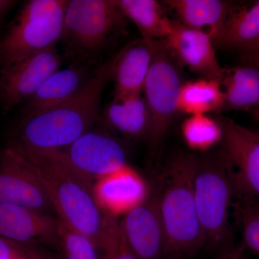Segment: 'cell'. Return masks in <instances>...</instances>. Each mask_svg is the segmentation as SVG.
Masks as SVG:
<instances>
[{"instance_id": "83f0119b", "label": "cell", "mask_w": 259, "mask_h": 259, "mask_svg": "<svg viewBox=\"0 0 259 259\" xmlns=\"http://www.w3.org/2000/svg\"><path fill=\"white\" fill-rule=\"evenodd\" d=\"M0 259H30L23 245L0 237Z\"/></svg>"}, {"instance_id": "7a4b0ae2", "label": "cell", "mask_w": 259, "mask_h": 259, "mask_svg": "<svg viewBox=\"0 0 259 259\" xmlns=\"http://www.w3.org/2000/svg\"><path fill=\"white\" fill-rule=\"evenodd\" d=\"M11 149L33 168L61 222L88 237L100 249L106 214L97 203L93 181L73 168L59 151Z\"/></svg>"}, {"instance_id": "7c38bea8", "label": "cell", "mask_w": 259, "mask_h": 259, "mask_svg": "<svg viewBox=\"0 0 259 259\" xmlns=\"http://www.w3.org/2000/svg\"><path fill=\"white\" fill-rule=\"evenodd\" d=\"M126 241L139 259H162L165 232L159 207L157 185L150 189L143 203L119 221Z\"/></svg>"}, {"instance_id": "7402d4cb", "label": "cell", "mask_w": 259, "mask_h": 259, "mask_svg": "<svg viewBox=\"0 0 259 259\" xmlns=\"http://www.w3.org/2000/svg\"><path fill=\"white\" fill-rule=\"evenodd\" d=\"M258 38L259 0L241 6L233 5L214 45L240 52Z\"/></svg>"}, {"instance_id": "ac0fdd59", "label": "cell", "mask_w": 259, "mask_h": 259, "mask_svg": "<svg viewBox=\"0 0 259 259\" xmlns=\"http://www.w3.org/2000/svg\"><path fill=\"white\" fill-rule=\"evenodd\" d=\"M188 28L208 34L215 44L233 5L222 0H167L163 2Z\"/></svg>"}, {"instance_id": "6da1fadb", "label": "cell", "mask_w": 259, "mask_h": 259, "mask_svg": "<svg viewBox=\"0 0 259 259\" xmlns=\"http://www.w3.org/2000/svg\"><path fill=\"white\" fill-rule=\"evenodd\" d=\"M112 59L92 74L81 90L55 107L23 115L8 147L29 151H61L93 128L102 94L110 80Z\"/></svg>"}, {"instance_id": "5b68a950", "label": "cell", "mask_w": 259, "mask_h": 259, "mask_svg": "<svg viewBox=\"0 0 259 259\" xmlns=\"http://www.w3.org/2000/svg\"><path fill=\"white\" fill-rule=\"evenodd\" d=\"M67 0H30L0 39L2 69L60 41Z\"/></svg>"}, {"instance_id": "f1b7e54d", "label": "cell", "mask_w": 259, "mask_h": 259, "mask_svg": "<svg viewBox=\"0 0 259 259\" xmlns=\"http://www.w3.org/2000/svg\"><path fill=\"white\" fill-rule=\"evenodd\" d=\"M239 54L243 64L253 65L259 67V38L249 47L240 51Z\"/></svg>"}, {"instance_id": "f546056e", "label": "cell", "mask_w": 259, "mask_h": 259, "mask_svg": "<svg viewBox=\"0 0 259 259\" xmlns=\"http://www.w3.org/2000/svg\"><path fill=\"white\" fill-rule=\"evenodd\" d=\"M30 259H58L52 253L39 245H23Z\"/></svg>"}, {"instance_id": "8992f818", "label": "cell", "mask_w": 259, "mask_h": 259, "mask_svg": "<svg viewBox=\"0 0 259 259\" xmlns=\"http://www.w3.org/2000/svg\"><path fill=\"white\" fill-rule=\"evenodd\" d=\"M194 194L206 245L218 247L229 236L230 211L235 189L222 154L198 158L194 179Z\"/></svg>"}, {"instance_id": "603a6c76", "label": "cell", "mask_w": 259, "mask_h": 259, "mask_svg": "<svg viewBox=\"0 0 259 259\" xmlns=\"http://www.w3.org/2000/svg\"><path fill=\"white\" fill-rule=\"evenodd\" d=\"M224 95L221 83L202 79L182 83L179 96V112L191 115H207L223 110Z\"/></svg>"}, {"instance_id": "cb8c5ba5", "label": "cell", "mask_w": 259, "mask_h": 259, "mask_svg": "<svg viewBox=\"0 0 259 259\" xmlns=\"http://www.w3.org/2000/svg\"><path fill=\"white\" fill-rule=\"evenodd\" d=\"M185 144L191 149L207 151L223 139L222 123L207 115L189 116L182 125Z\"/></svg>"}, {"instance_id": "9c48e42d", "label": "cell", "mask_w": 259, "mask_h": 259, "mask_svg": "<svg viewBox=\"0 0 259 259\" xmlns=\"http://www.w3.org/2000/svg\"><path fill=\"white\" fill-rule=\"evenodd\" d=\"M61 65L56 44L2 69L0 104L3 112L28 101L51 75L60 69Z\"/></svg>"}, {"instance_id": "2e32d148", "label": "cell", "mask_w": 259, "mask_h": 259, "mask_svg": "<svg viewBox=\"0 0 259 259\" xmlns=\"http://www.w3.org/2000/svg\"><path fill=\"white\" fill-rule=\"evenodd\" d=\"M162 40L136 39L113 58L110 80L114 83L113 98L143 95L153 58Z\"/></svg>"}, {"instance_id": "9a60e30c", "label": "cell", "mask_w": 259, "mask_h": 259, "mask_svg": "<svg viewBox=\"0 0 259 259\" xmlns=\"http://www.w3.org/2000/svg\"><path fill=\"white\" fill-rule=\"evenodd\" d=\"M93 191L104 213L117 218L143 203L150 188L144 177L127 164L95 181Z\"/></svg>"}, {"instance_id": "4dcf8cb0", "label": "cell", "mask_w": 259, "mask_h": 259, "mask_svg": "<svg viewBox=\"0 0 259 259\" xmlns=\"http://www.w3.org/2000/svg\"><path fill=\"white\" fill-rule=\"evenodd\" d=\"M15 3L16 2L11 1V0H0V25L5 15L13 8Z\"/></svg>"}, {"instance_id": "1f68e13d", "label": "cell", "mask_w": 259, "mask_h": 259, "mask_svg": "<svg viewBox=\"0 0 259 259\" xmlns=\"http://www.w3.org/2000/svg\"><path fill=\"white\" fill-rule=\"evenodd\" d=\"M218 259H244L242 250L239 248L228 250Z\"/></svg>"}, {"instance_id": "5bb4252c", "label": "cell", "mask_w": 259, "mask_h": 259, "mask_svg": "<svg viewBox=\"0 0 259 259\" xmlns=\"http://www.w3.org/2000/svg\"><path fill=\"white\" fill-rule=\"evenodd\" d=\"M164 42L180 66L203 78L221 81L225 68L220 64L214 42L208 34L175 21Z\"/></svg>"}, {"instance_id": "484cf974", "label": "cell", "mask_w": 259, "mask_h": 259, "mask_svg": "<svg viewBox=\"0 0 259 259\" xmlns=\"http://www.w3.org/2000/svg\"><path fill=\"white\" fill-rule=\"evenodd\" d=\"M58 250L63 259H101L100 250L90 238L61 222Z\"/></svg>"}, {"instance_id": "44dd1931", "label": "cell", "mask_w": 259, "mask_h": 259, "mask_svg": "<svg viewBox=\"0 0 259 259\" xmlns=\"http://www.w3.org/2000/svg\"><path fill=\"white\" fill-rule=\"evenodd\" d=\"M122 13L139 29L143 38L163 40L169 36L175 21L167 16L156 0H117Z\"/></svg>"}, {"instance_id": "30bf717a", "label": "cell", "mask_w": 259, "mask_h": 259, "mask_svg": "<svg viewBox=\"0 0 259 259\" xmlns=\"http://www.w3.org/2000/svg\"><path fill=\"white\" fill-rule=\"evenodd\" d=\"M59 151L73 168L93 182L128 164L125 148L103 129L90 130Z\"/></svg>"}, {"instance_id": "277c9868", "label": "cell", "mask_w": 259, "mask_h": 259, "mask_svg": "<svg viewBox=\"0 0 259 259\" xmlns=\"http://www.w3.org/2000/svg\"><path fill=\"white\" fill-rule=\"evenodd\" d=\"M125 20L117 0H67L60 40L66 56L91 66Z\"/></svg>"}, {"instance_id": "8fae6325", "label": "cell", "mask_w": 259, "mask_h": 259, "mask_svg": "<svg viewBox=\"0 0 259 259\" xmlns=\"http://www.w3.org/2000/svg\"><path fill=\"white\" fill-rule=\"evenodd\" d=\"M0 203L18 204L49 214L56 213L30 163L8 146L0 150Z\"/></svg>"}, {"instance_id": "ffe728a7", "label": "cell", "mask_w": 259, "mask_h": 259, "mask_svg": "<svg viewBox=\"0 0 259 259\" xmlns=\"http://www.w3.org/2000/svg\"><path fill=\"white\" fill-rule=\"evenodd\" d=\"M223 110H248L259 105V67L249 64L226 69L221 81Z\"/></svg>"}, {"instance_id": "4316f807", "label": "cell", "mask_w": 259, "mask_h": 259, "mask_svg": "<svg viewBox=\"0 0 259 259\" xmlns=\"http://www.w3.org/2000/svg\"><path fill=\"white\" fill-rule=\"evenodd\" d=\"M99 250L101 259H139L126 241L117 218L108 214Z\"/></svg>"}, {"instance_id": "52a82bcc", "label": "cell", "mask_w": 259, "mask_h": 259, "mask_svg": "<svg viewBox=\"0 0 259 259\" xmlns=\"http://www.w3.org/2000/svg\"><path fill=\"white\" fill-rule=\"evenodd\" d=\"M180 67L162 40L143 91L151 119L147 140L153 152L159 147L179 112V96L183 83Z\"/></svg>"}, {"instance_id": "4fadbf2b", "label": "cell", "mask_w": 259, "mask_h": 259, "mask_svg": "<svg viewBox=\"0 0 259 259\" xmlns=\"http://www.w3.org/2000/svg\"><path fill=\"white\" fill-rule=\"evenodd\" d=\"M61 221L49 213L18 205L0 203V237L22 245L57 248Z\"/></svg>"}, {"instance_id": "d6986e66", "label": "cell", "mask_w": 259, "mask_h": 259, "mask_svg": "<svg viewBox=\"0 0 259 259\" xmlns=\"http://www.w3.org/2000/svg\"><path fill=\"white\" fill-rule=\"evenodd\" d=\"M103 119L108 128L125 139H147L151 119L143 95L112 99L104 110Z\"/></svg>"}, {"instance_id": "ba28073f", "label": "cell", "mask_w": 259, "mask_h": 259, "mask_svg": "<svg viewBox=\"0 0 259 259\" xmlns=\"http://www.w3.org/2000/svg\"><path fill=\"white\" fill-rule=\"evenodd\" d=\"M223 157L231 174L235 194L259 202V133L231 119L222 122Z\"/></svg>"}, {"instance_id": "d6a6232c", "label": "cell", "mask_w": 259, "mask_h": 259, "mask_svg": "<svg viewBox=\"0 0 259 259\" xmlns=\"http://www.w3.org/2000/svg\"><path fill=\"white\" fill-rule=\"evenodd\" d=\"M258 117H259V105H258Z\"/></svg>"}, {"instance_id": "3957f363", "label": "cell", "mask_w": 259, "mask_h": 259, "mask_svg": "<svg viewBox=\"0 0 259 259\" xmlns=\"http://www.w3.org/2000/svg\"><path fill=\"white\" fill-rule=\"evenodd\" d=\"M197 160L192 155H177L156 183L165 232L163 258L191 256L206 245L194 199Z\"/></svg>"}, {"instance_id": "e0dca14e", "label": "cell", "mask_w": 259, "mask_h": 259, "mask_svg": "<svg viewBox=\"0 0 259 259\" xmlns=\"http://www.w3.org/2000/svg\"><path fill=\"white\" fill-rule=\"evenodd\" d=\"M89 65L72 64L51 75L27 101L23 115L35 113L60 105L76 95L92 74Z\"/></svg>"}, {"instance_id": "d4e9b609", "label": "cell", "mask_w": 259, "mask_h": 259, "mask_svg": "<svg viewBox=\"0 0 259 259\" xmlns=\"http://www.w3.org/2000/svg\"><path fill=\"white\" fill-rule=\"evenodd\" d=\"M235 209L245 246L259 256V202L235 194Z\"/></svg>"}]
</instances>
